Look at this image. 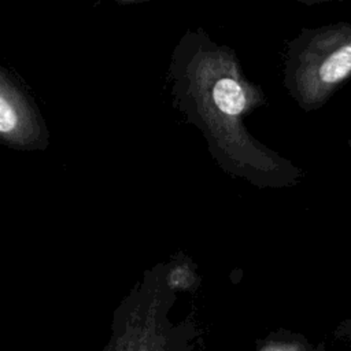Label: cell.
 I'll return each instance as SVG.
<instances>
[{
    "mask_svg": "<svg viewBox=\"0 0 351 351\" xmlns=\"http://www.w3.org/2000/svg\"><path fill=\"white\" fill-rule=\"evenodd\" d=\"M289 64L292 88L306 101L322 100L351 75V32H325Z\"/></svg>",
    "mask_w": 351,
    "mask_h": 351,
    "instance_id": "obj_1",
    "label": "cell"
},
{
    "mask_svg": "<svg viewBox=\"0 0 351 351\" xmlns=\"http://www.w3.org/2000/svg\"><path fill=\"white\" fill-rule=\"evenodd\" d=\"M0 143L33 151L48 144V130L34 101L0 66Z\"/></svg>",
    "mask_w": 351,
    "mask_h": 351,
    "instance_id": "obj_2",
    "label": "cell"
},
{
    "mask_svg": "<svg viewBox=\"0 0 351 351\" xmlns=\"http://www.w3.org/2000/svg\"><path fill=\"white\" fill-rule=\"evenodd\" d=\"M211 99L215 110L232 119H237L245 112L248 104L244 85L230 75H223L215 80L211 88Z\"/></svg>",
    "mask_w": 351,
    "mask_h": 351,
    "instance_id": "obj_3",
    "label": "cell"
}]
</instances>
